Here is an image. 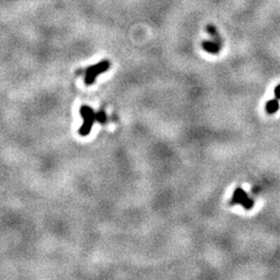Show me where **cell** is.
I'll return each instance as SVG.
<instances>
[{"instance_id":"cell-1","label":"cell","mask_w":280,"mask_h":280,"mask_svg":"<svg viewBox=\"0 0 280 280\" xmlns=\"http://www.w3.org/2000/svg\"><path fill=\"white\" fill-rule=\"evenodd\" d=\"M80 114L83 118V125L79 129V134L81 136H88L96 122V112L90 106L82 105L80 108Z\"/></svg>"},{"instance_id":"cell-2","label":"cell","mask_w":280,"mask_h":280,"mask_svg":"<svg viewBox=\"0 0 280 280\" xmlns=\"http://www.w3.org/2000/svg\"><path fill=\"white\" fill-rule=\"evenodd\" d=\"M109 68H110V62L108 60H102L96 64L89 67L85 70V79H84L85 84L92 85L93 83H95L98 76L108 71Z\"/></svg>"},{"instance_id":"cell-3","label":"cell","mask_w":280,"mask_h":280,"mask_svg":"<svg viewBox=\"0 0 280 280\" xmlns=\"http://www.w3.org/2000/svg\"><path fill=\"white\" fill-rule=\"evenodd\" d=\"M232 205H242L245 210H251L254 206V202L248 196V194L241 188H235L232 197H231Z\"/></svg>"},{"instance_id":"cell-4","label":"cell","mask_w":280,"mask_h":280,"mask_svg":"<svg viewBox=\"0 0 280 280\" xmlns=\"http://www.w3.org/2000/svg\"><path fill=\"white\" fill-rule=\"evenodd\" d=\"M203 49L208 52V53H211V54H217L220 52L221 48H222V45L217 43L216 41H214V39H211V41H205L203 44Z\"/></svg>"},{"instance_id":"cell-5","label":"cell","mask_w":280,"mask_h":280,"mask_svg":"<svg viewBox=\"0 0 280 280\" xmlns=\"http://www.w3.org/2000/svg\"><path fill=\"white\" fill-rule=\"evenodd\" d=\"M207 31H208V33L211 35L212 39H214V41H216L217 43H219V44L222 45V37H221L220 33L218 32L217 28H216L214 25L209 24V25L207 26Z\"/></svg>"},{"instance_id":"cell-6","label":"cell","mask_w":280,"mask_h":280,"mask_svg":"<svg viewBox=\"0 0 280 280\" xmlns=\"http://www.w3.org/2000/svg\"><path fill=\"white\" fill-rule=\"evenodd\" d=\"M280 105H279V101L278 99H273V100H270L269 102H267L266 104V110L269 114H274L275 112L278 111Z\"/></svg>"},{"instance_id":"cell-7","label":"cell","mask_w":280,"mask_h":280,"mask_svg":"<svg viewBox=\"0 0 280 280\" xmlns=\"http://www.w3.org/2000/svg\"><path fill=\"white\" fill-rule=\"evenodd\" d=\"M96 121L100 124H105L107 121V115L104 110H101L96 113Z\"/></svg>"},{"instance_id":"cell-8","label":"cell","mask_w":280,"mask_h":280,"mask_svg":"<svg viewBox=\"0 0 280 280\" xmlns=\"http://www.w3.org/2000/svg\"><path fill=\"white\" fill-rule=\"evenodd\" d=\"M274 94H275V98H276V99H278V100H280V84H279V85H277V87L275 88Z\"/></svg>"}]
</instances>
